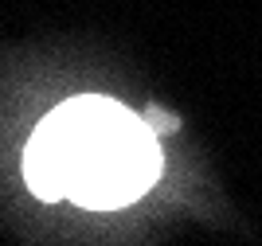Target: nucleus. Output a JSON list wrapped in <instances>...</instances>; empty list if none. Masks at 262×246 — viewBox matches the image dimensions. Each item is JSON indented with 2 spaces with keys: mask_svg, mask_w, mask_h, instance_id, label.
Returning <instances> with one entry per match:
<instances>
[{
  "mask_svg": "<svg viewBox=\"0 0 262 246\" xmlns=\"http://www.w3.org/2000/svg\"><path fill=\"white\" fill-rule=\"evenodd\" d=\"M39 199H75L82 207H125L161 176V145L145 118L114 98H75L47 114L24 156Z\"/></svg>",
  "mask_w": 262,
  "mask_h": 246,
  "instance_id": "f257e3e1",
  "label": "nucleus"
}]
</instances>
